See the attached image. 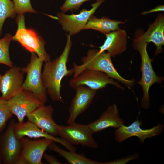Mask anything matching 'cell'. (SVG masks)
Returning a JSON list of instances; mask_svg holds the SVG:
<instances>
[{
    "instance_id": "obj_1",
    "label": "cell",
    "mask_w": 164,
    "mask_h": 164,
    "mask_svg": "<svg viewBox=\"0 0 164 164\" xmlns=\"http://www.w3.org/2000/svg\"><path fill=\"white\" fill-rule=\"evenodd\" d=\"M70 36L67 35L66 44L61 54L53 61L45 62L42 73L43 85L47 94L53 101L63 103L60 94L61 82L65 77L73 74L72 68L68 70L67 66L72 46Z\"/></svg>"
},
{
    "instance_id": "obj_2",
    "label": "cell",
    "mask_w": 164,
    "mask_h": 164,
    "mask_svg": "<svg viewBox=\"0 0 164 164\" xmlns=\"http://www.w3.org/2000/svg\"><path fill=\"white\" fill-rule=\"evenodd\" d=\"M111 57L110 54L105 51L99 53L98 50H89L87 56L82 58L81 64L73 63V77H76L85 70L97 71L106 74L130 88L133 85L134 80L126 79L120 75L113 64Z\"/></svg>"
},
{
    "instance_id": "obj_3",
    "label": "cell",
    "mask_w": 164,
    "mask_h": 164,
    "mask_svg": "<svg viewBox=\"0 0 164 164\" xmlns=\"http://www.w3.org/2000/svg\"><path fill=\"white\" fill-rule=\"evenodd\" d=\"M148 43L138 36L133 40V47L139 53L141 58V70L142 78L138 83L141 86L143 92L141 104L142 107L148 108L149 106V90L151 86L155 83H161L163 78L155 73L152 65V60L149 57L147 50Z\"/></svg>"
},
{
    "instance_id": "obj_4",
    "label": "cell",
    "mask_w": 164,
    "mask_h": 164,
    "mask_svg": "<svg viewBox=\"0 0 164 164\" xmlns=\"http://www.w3.org/2000/svg\"><path fill=\"white\" fill-rule=\"evenodd\" d=\"M43 62L36 53H31L30 62L26 67L22 68L27 75L23 82L22 89L31 93L45 104L47 99V94L42 78Z\"/></svg>"
},
{
    "instance_id": "obj_5",
    "label": "cell",
    "mask_w": 164,
    "mask_h": 164,
    "mask_svg": "<svg viewBox=\"0 0 164 164\" xmlns=\"http://www.w3.org/2000/svg\"><path fill=\"white\" fill-rule=\"evenodd\" d=\"M16 21L18 28L12 40L19 42L31 53H36L44 62L50 60L45 48V42L34 31L26 28L23 15H19Z\"/></svg>"
},
{
    "instance_id": "obj_6",
    "label": "cell",
    "mask_w": 164,
    "mask_h": 164,
    "mask_svg": "<svg viewBox=\"0 0 164 164\" xmlns=\"http://www.w3.org/2000/svg\"><path fill=\"white\" fill-rule=\"evenodd\" d=\"M58 133L70 144L97 149L98 145L94 139L93 133L87 125L74 122L67 126L58 125Z\"/></svg>"
},
{
    "instance_id": "obj_7",
    "label": "cell",
    "mask_w": 164,
    "mask_h": 164,
    "mask_svg": "<svg viewBox=\"0 0 164 164\" xmlns=\"http://www.w3.org/2000/svg\"><path fill=\"white\" fill-rule=\"evenodd\" d=\"M15 123L14 120H11L6 130L0 135V152L5 164H19L22 146L20 139L14 131Z\"/></svg>"
},
{
    "instance_id": "obj_8",
    "label": "cell",
    "mask_w": 164,
    "mask_h": 164,
    "mask_svg": "<svg viewBox=\"0 0 164 164\" xmlns=\"http://www.w3.org/2000/svg\"><path fill=\"white\" fill-rule=\"evenodd\" d=\"M6 101L11 112L19 123L24 121L28 114L45 104L32 93L22 89Z\"/></svg>"
},
{
    "instance_id": "obj_9",
    "label": "cell",
    "mask_w": 164,
    "mask_h": 164,
    "mask_svg": "<svg viewBox=\"0 0 164 164\" xmlns=\"http://www.w3.org/2000/svg\"><path fill=\"white\" fill-rule=\"evenodd\" d=\"M22 149L19 164H43L45 151L54 141L45 138L31 140L26 137L20 139Z\"/></svg>"
},
{
    "instance_id": "obj_10",
    "label": "cell",
    "mask_w": 164,
    "mask_h": 164,
    "mask_svg": "<svg viewBox=\"0 0 164 164\" xmlns=\"http://www.w3.org/2000/svg\"><path fill=\"white\" fill-rule=\"evenodd\" d=\"M105 0H98L91 5L89 10L83 9L78 14L67 15L63 12L58 13L56 18L58 20L63 29L70 36L75 34L84 29L85 26L90 17Z\"/></svg>"
},
{
    "instance_id": "obj_11",
    "label": "cell",
    "mask_w": 164,
    "mask_h": 164,
    "mask_svg": "<svg viewBox=\"0 0 164 164\" xmlns=\"http://www.w3.org/2000/svg\"><path fill=\"white\" fill-rule=\"evenodd\" d=\"M108 84L123 89L118 83L106 74L90 70H84L69 81L70 87L74 90L79 86H83L96 91L104 88Z\"/></svg>"
},
{
    "instance_id": "obj_12",
    "label": "cell",
    "mask_w": 164,
    "mask_h": 164,
    "mask_svg": "<svg viewBox=\"0 0 164 164\" xmlns=\"http://www.w3.org/2000/svg\"><path fill=\"white\" fill-rule=\"evenodd\" d=\"M142 124L141 121L137 119L128 126L123 125L117 128L114 132L116 140L121 142L130 137L136 136L141 143H143L146 139L159 135L163 130L164 125L162 124L145 129L141 128Z\"/></svg>"
},
{
    "instance_id": "obj_13",
    "label": "cell",
    "mask_w": 164,
    "mask_h": 164,
    "mask_svg": "<svg viewBox=\"0 0 164 164\" xmlns=\"http://www.w3.org/2000/svg\"><path fill=\"white\" fill-rule=\"evenodd\" d=\"M22 69L13 66L2 75L0 80V99L7 100L22 89L24 73Z\"/></svg>"
},
{
    "instance_id": "obj_14",
    "label": "cell",
    "mask_w": 164,
    "mask_h": 164,
    "mask_svg": "<svg viewBox=\"0 0 164 164\" xmlns=\"http://www.w3.org/2000/svg\"><path fill=\"white\" fill-rule=\"evenodd\" d=\"M54 110L50 105H43L26 116L28 121L49 134L55 136L58 135V125L54 121Z\"/></svg>"
},
{
    "instance_id": "obj_15",
    "label": "cell",
    "mask_w": 164,
    "mask_h": 164,
    "mask_svg": "<svg viewBox=\"0 0 164 164\" xmlns=\"http://www.w3.org/2000/svg\"><path fill=\"white\" fill-rule=\"evenodd\" d=\"M76 93L70 106L69 116L67 121L68 125L74 123L78 116L85 111L91 103L96 91L80 86L75 89Z\"/></svg>"
},
{
    "instance_id": "obj_16",
    "label": "cell",
    "mask_w": 164,
    "mask_h": 164,
    "mask_svg": "<svg viewBox=\"0 0 164 164\" xmlns=\"http://www.w3.org/2000/svg\"><path fill=\"white\" fill-rule=\"evenodd\" d=\"M14 130L16 137L19 139L27 137L31 138H45L52 140L64 146L68 150L73 151L74 147L61 138L56 137L43 131L36 125L28 121L21 123H15Z\"/></svg>"
},
{
    "instance_id": "obj_17",
    "label": "cell",
    "mask_w": 164,
    "mask_h": 164,
    "mask_svg": "<svg viewBox=\"0 0 164 164\" xmlns=\"http://www.w3.org/2000/svg\"><path fill=\"white\" fill-rule=\"evenodd\" d=\"M124 123L120 117L116 104H114L109 106L99 118L88 125L94 133L110 127L118 128Z\"/></svg>"
},
{
    "instance_id": "obj_18",
    "label": "cell",
    "mask_w": 164,
    "mask_h": 164,
    "mask_svg": "<svg viewBox=\"0 0 164 164\" xmlns=\"http://www.w3.org/2000/svg\"><path fill=\"white\" fill-rule=\"evenodd\" d=\"M105 35L103 44L99 47V53L107 50L111 57H114L126 50L127 35L125 30L119 28Z\"/></svg>"
},
{
    "instance_id": "obj_19",
    "label": "cell",
    "mask_w": 164,
    "mask_h": 164,
    "mask_svg": "<svg viewBox=\"0 0 164 164\" xmlns=\"http://www.w3.org/2000/svg\"><path fill=\"white\" fill-rule=\"evenodd\" d=\"M164 16L163 14H159L154 22L149 26L147 31L138 36L140 39L148 43L152 42L156 46L155 55L162 50L164 44Z\"/></svg>"
},
{
    "instance_id": "obj_20",
    "label": "cell",
    "mask_w": 164,
    "mask_h": 164,
    "mask_svg": "<svg viewBox=\"0 0 164 164\" xmlns=\"http://www.w3.org/2000/svg\"><path fill=\"white\" fill-rule=\"evenodd\" d=\"M124 23L123 22L113 20L107 17L98 18L93 15L88 20L84 29H92L97 31L105 35L119 29V25Z\"/></svg>"
},
{
    "instance_id": "obj_21",
    "label": "cell",
    "mask_w": 164,
    "mask_h": 164,
    "mask_svg": "<svg viewBox=\"0 0 164 164\" xmlns=\"http://www.w3.org/2000/svg\"><path fill=\"white\" fill-rule=\"evenodd\" d=\"M48 148L58 153L64 158L69 164H101V162L90 159L81 154H78L75 152L65 150L52 142Z\"/></svg>"
},
{
    "instance_id": "obj_22",
    "label": "cell",
    "mask_w": 164,
    "mask_h": 164,
    "mask_svg": "<svg viewBox=\"0 0 164 164\" xmlns=\"http://www.w3.org/2000/svg\"><path fill=\"white\" fill-rule=\"evenodd\" d=\"M12 39V36L9 33L0 39V64H4L10 67L13 66L9 52V46Z\"/></svg>"
},
{
    "instance_id": "obj_23",
    "label": "cell",
    "mask_w": 164,
    "mask_h": 164,
    "mask_svg": "<svg viewBox=\"0 0 164 164\" xmlns=\"http://www.w3.org/2000/svg\"><path fill=\"white\" fill-rule=\"evenodd\" d=\"M16 14L13 2L11 0H0V35L5 20L8 17L14 18Z\"/></svg>"
},
{
    "instance_id": "obj_24",
    "label": "cell",
    "mask_w": 164,
    "mask_h": 164,
    "mask_svg": "<svg viewBox=\"0 0 164 164\" xmlns=\"http://www.w3.org/2000/svg\"><path fill=\"white\" fill-rule=\"evenodd\" d=\"M7 101L0 99V132L5 128L8 121L12 117Z\"/></svg>"
},
{
    "instance_id": "obj_25",
    "label": "cell",
    "mask_w": 164,
    "mask_h": 164,
    "mask_svg": "<svg viewBox=\"0 0 164 164\" xmlns=\"http://www.w3.org/2000/svg\"><path fill=\"white\" fill-rule=\"evenodd\" d=\"M14 3L16 13L19 15H23L25 13H36L32 7L30 0H12Z\"/></svg>"
},
{
    "instance_id": "obj_26",
    "label": "cell",
    "mask_w": 164,
    "mask_h": 164,
    "mask_svg": "<svg viewBox=\"0 0 164 164\" xmlns=\"http://www.w3.org/2000/svg\"><path fill=\"white\" fill-rule=\"evenodd\" d=\"M89 0H65L64 3L60 8V9L63 12H66L69 10H78L84 2Z\"/></svg>"
},
{
    "instance_id": "obj_27",
    "label": "cell",
    "mask_w": 164,
    "mask_h": 164,
    "mask_svg": "<svg viewBox=\"0 0 164 164\" xmlns=\"http://www.w3.org/2000/svg\"><path fill=\"white\" fill-rule=\"evenodd\" d=\"M139 157V154L135 153L131 156L125 158L121 159L116 160H114L105 162H101V164H125L128 161L133 160H135Z\"/></svg>"
},
{
    "instance_id": "obj_28",
    "label": "cell",
    "mask_w": 164,
    "mask_h": 164,
    "mask_svg": "<svg viewBox=\"0 0 164 164\" xmlns=\"http://www.w3.org/2000/svg\"><path fill=\"white\" fill-rule=\"evenodd\" d=\"M44 158L46 161L50 164H60L61 163L55 158L44 153L43 155Z\"/></svg>"
},
{
    "instance_id": "obj_29",
    "label": "cell",
    "mask_w": 164,
    "mask_h": 164,
    "mask_svg": "<svg viewBox=\"0 0 164 164\" xmlns=\"http://www.w3.org/2000/svg\"><path fill=\"white\" fill-rule=\"evenodd\" d=\"M164 10V6L163 5H159L149 11H144L141 13V14L145 15L152 12L159 11H163Z\"/></svg>"
},
{
    "instance_id": "obj_30",
    "label": "cell",
    "mask_w": 164,
    "mask_h": 164,
    "mask_svg": "<svg viewBox=\"0 0 164 164\" xmlns=\"http://www.w3.org/2000/svg\"><path fill=\"white\" fill-rule=\"evenodd\" d=\"M2 162V160L1 158L0 152V164Z\"/></svg>"
},
{
    "instance_id": "obj_31",
    "label": "cell",
    "mask_w": 164,
    "mask_h": 164,
    "mask_svg": "<svg viewBox=\"0 0 164 164\" xmlns=\"http://www.w3.org/2000/svg\"><path fill=\"white\" fill-rule=\"evenodd\" d=\"M1 76H2V75L0 74V79L1 78Z\"/></svg>"
}]
</instances>
